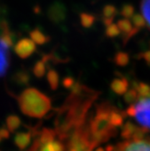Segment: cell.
<instances>
[{"label":"cell","mask_w":150,"mask_h":151,"mask_svg":"<svg viewBox=\"0 0 150 151\" xmlns=\"http://www.w3.org/2000/svg\"><path fill=\"white\" fill-rule=\"evenodd\" d=\"M113 107L108 103H103L98 107L95 116L88 124V129L91 141L95 146L108 141L117 134V128L110 121V115Z\"/></svg>","instance_id":"1"},{"label":"cell","mask_w":150,"mask_h":151,"mask_svg":"<svg viewBox=\"0 0 150 151\" xmlns=\"http://www.w3.org/2000/svg\"><path fill=\"white\" fill-rule=\"evenodd\" d=\"M21 111L28 117L41 119L51 109V100L35 88H27L17 97Z\"/></svg>","instance_id":"2"},{"label":"cell","mask_w":150,"mask_h":151,"mask_svg":"<svg viewBox=\"0 0 150 151\" xmlns=\"http://www.w3.org/2000/svg\"><path fill=\"white\" fill-rule=\"evenodd\" d=\"M66 140L68 143L65 146V151H93L96 147L90 139L86 122L76 128Z\"/></svg>","instance_id":"3"},{"label":"cell","mask_w":150,"mask_h":151,"mask_svg":"<svg viewBox=\"0 0 150 151\" xmlns=\"http://www.w3.org/2000/svg\"><path fill=\"white\" fill-rule=\"evenodd\" d=\"M126 114L134 117L143 129H150V90L146 94L139 96L137 101L128 108Z\"/></svg>","instance_id":"4"},{"label":"cell","mask_w":150,"mask_h":151,"mask_svg":"<svg viewBox=\"0 0 150 151\" xmlns=\"http://www.w3.org/2000/svg\"><path fill=\"white\" fill-rule=\"evenodd\" d=\"M35 44L30 38H23L19 40L14 46V51H15L17 55L21 59H26L30 57L35 52Z\"/></svg>","instance_id":"5"},{"label":"cell","mask_w":150,"mask_h":151,"mask_svg":"<svg viewBox=\"0 0 150 151\" xmlns=\"http://www.w3.org/2000/svg\"><path fill=\"white\" fill-rule=\"evenodd\" d=\"M114 151H150V142L140 140H129L115 147Z\"/></svg>","instance_id":"6"},{"label":"cell","mask_w":150,"mask_h":151,"mask_svg":"<svg viewBox=\"0 0 150 151\" xmlns=\"http://www.w3.org/2000/svg\"><path fill=\"white\" fill-rule=\"evenodd\" d=\"M7 46L3 41L0 40V77L6 74L9 66V52Z\"/></svg>","instance_id":"7"},{"label":"cell","mask_w":150,"mask_h":151,"mask_svg":"<svg viewBox=\"0 0 150 151\" xmlns=\"http://www.w3.org/2000/svg\"><path fill=\"white\" fill-rule=\"evenodd\" d=\"M117 25L118 27V29L120 30L121 33H123L126 36L125 41L128 40L131 36H133L134 35H136L138 33L139 29L134 27V25L132 24L131 21L124 18V19H121L118 20V22L117 23Z\"/></svg>","instance_id":"8"},{"label":"cell","mask_w":150,"mask_h":151,"mask_svg":"<svg viewBox=\"0 0 150 151\" xmlns=\"http://www.w3.org/2000/svg\"><path fill=\"white\" fill-rule=\"evenodd\" d=\"M33 135H34V133H32V132L17 133L15 136V139H14V142H15L16 146L20 150H24L30 145Z\"/></svg>","instance_id":"9"},{"label":"cell","mask_w":150,"mask_h":151,"mask_svg":"<svg viewBox=\"0 0 150 151\" xmlns=\"http://www.w3.org/2000/svg\"><path fill=\"white\" fill-rule=\"evenodd\" d=\"M128 81L125 78H117L114 79L111 84V90L118 95L125 94L128 89Z\"/></svg>","instance_id":"10"},{"label":"cell","mask_w":150,"mask_h":151,"mask_svg":"<svg viewBox=\"0 0 150 151\" xmlns=\"http://www.w3.org/2000/svg\"><path fill=\"white\" fill-rule=\"evenodd\" d=\"M64 15H65L64 6L62 5L56 4L51 6L50 11H49V17L52 21H54V22L62 21L64 18Z\"/></svg>","instance_id":"11"},{"label":"cell","mask_w":150,"mask_h":151,"mask_svg":"<svg viewBox=\"0 0 150 151\" xmlns=\"http://www.w3.org/2000/svg\"><path fill=\"white\" fill-rule=\"evenodd\" d=\"M102 15H103V23L106 26H108L113 24L112 21L117 15V9L112 5H107L103 8Z\"/></svg>","instance_id":"12"},{"label":"cell","mask_w":150,"mask_h":151,"mask_svg":"<svg viewBox=\"0 0 150 151\" xmlns=\"http://www.w3.org/2000/svg\"><path fill=\"white\" fill-rule=\"evenodd\" d=\"M30 37L35 45H43L46 44L50 40L49 36L44 35L39 29H34L33 31H31Z\"/></svg>","instance_id":"13"},{"label":"cell","mask_w":150,"mask_h":151,"mask_svg":"<svg viewBox=\"0 0 150 151\" xmlns=\"http://www.w3.org/2000/svg\"><path fill=\"white\" fill-rule=\"evenodd\" d=\"M137 129H138V127L136 126L134 123H132L130 121H128L126 124L123 126V128H122L121 137L123 139H125L131 140Z\"/></svg>","instance_id":"14"},{"label":"cell","mask_w":150,"mask_h":151,"mask_svg":"<svg viewBox=\"0 0 150 151\" xmlns=\"http://www.w3.org/2000/svg\"><path fill=\"white\" fill-rule=\"evenodd\" d=\"M123 119H124V115H122V112L118 111L117 109L113 108L110 115L111 124L115 128L120 127L123 125Z\"/></svg>","instance_id":"15"},{"label":"cell","mask_w":150,"mask_h":151,"mask_svg":"<svg viewBox=\"0 0 150 151\" xmlns=\"http://www.w3.org/2000/svg\"><path fill=\"white\" fill-rule=\"evenodd\" d=\"M6 128L10 132H15L21 126V119L17 115H10L6 118Z\"/></svg>","instance_id":"16"},{"label":"cell","mask_w":150,"mask_h":151,"mask_svg":"<svg viewBox=\"0 0 150 151\" xmlns=\"http://www.w3.org/2000/svg\"><path fill=\"white\" fill-rule=\"evenodd\" d=\"M45 71H46V57L38 61L33 68V73L37 78H42L45 74Z\"/></svg>","instance_id":"17"},{"label":"cell","mask_w":150,"mask_h":151,"mask_svg":"<svg viewBox=\"0 0 150 151\" xmlns=\"http://www.w3.org/2000/svg\"><path fill=\"white\" fill-rule=\"evenodd\" d=\"M47 81L52 90L55 91L59 86V74L56 71L49 70L47 73Z\"/></svg>","instance_id":"18"},{"label":"cell","mask_w":150,"mask_h":151,"mask_svg":"<svg viewBox=\"0 0 150 151\" xmlns=\"http://www.w3.org/2000/svg\"><path fill=\"white\" fill-rule=\"evenodd\" d=\"M41 151H65V145L61 141L53 140L44 146L42 145Z\"/></svg>","instance_id":"19"},{"label":"cell","mask_w":150,"mask_h":151,"mask_svg":"<svg viewBox=\"0 0 150 151\" xmlns=\"http://www.w3.org/2000/svg\"><path fill=\"white\" fill-rule=\"evenodd\" d=\"M141 12L146 24L150 28V0H142Z\"/></svg>","instance_id":"20"},{"label":"cell","mask_w":150,"mask_h":151,"mask_svg":"<svg viewBox=\"0 0 150 151\" xmlns=\"http://www.w3.org/2000/svg\"><path fill=\"white\" fill-rule=\"evenodd\" d=\"M95 22V17L93 15H90V14L88 13H83L80 15V24L83 27H90Z\"/></svg>","instance_id":"21"},{"label":"cell","mask_w":150,"mask_h":151,"mask_svg":"<svg viewBox=\"0 0 150 151\" xmlns=\"http://www.w3.org/2000/svg\"><path fill=\"white\" fill-rule=\"evenodd\" d=\"M129 62L128 54L124 52H119L115 55V63L118 66H125Z\"/></svg>","instance_id":"22"},{"label":"cell","mask_w":150,"mask_h":151,"mask_svg":"<svg viewBox=\"0 0 150 151\" xmlns=\"http://www.w3.org/2000/svg\"><path fill=\"white\" fill-rule=\"evenodd\" d=\"M138 98H139V94H138V91L135 89H131L124 94L125 101L127 103H129V104L135 103L136 101H137Z\"/></svg>","instance_id":"23"},{"label":"cell","mask_w":150,"mask_h":151,"mask_svg":"<svg viewBox=\"0 0 150 151\" xmlns=\"http://www.w3.org/2000/svg\"><path fill=\"white\" fill-rule=\"evenodd\" d=\"M131 18H132L131 19L132 24L134 25V27L138 28L139 30L140 28H142V27H144V25L146 24V21H145L143 16L139 15V14H136V15H134Z\"/></svg>","instance_id":"24"},{"label":"cell","mask_w":150,"mask_h":151,"mask_svg":"<svg viewBox=\"0 0 150 151\" xmlns=\"http://www.w3.org/2000/svg\"><path fill=\"white\" fill-rule=\"evenodd\" d=\"M120 34V30L118 29V27L115 24H111L110 25L106 26V35L108 37H116Z\"/></svg>","instance_id":"25"},{"label":"cell","mask_w":150,"mask_h":151,"mask_svg":"<svg viewBox=\"0 0 150 151\" xmlns=\"http://www.w3.org/2000/svg\"><path fill=\"white\" fill-rule=\"evenodd\" d=\"M134 12H135V9H134L133 6H131V5H125V6H123V7H122L120 14L125 18L128 19V18H130V17H132L134 16Z\"/></svg>","instance_id":"26"},{"label":"cell","mask_w":150,"mask_h":151,"mask_svg":"<svg viewBox=\"0 0 150 151\" xmlns=\"http://www.w3.org/2000/svg\"><path fill=\"white\" fill-rule=\"evenodd\" d=\"M15 81L21 85L26 84L29 81V76L25 73H18L15 77Z\"/></svg>","instance_id":"27"},{"label":"cell","mask_w":150,"mask_h":151,"mask_svg":"<svg viewBox=\"0 0 150 151\" xmlns=\"http://www.w3.org/2000/svg\"><path fill=\"white\" fill-rule=\"evenodd\" d=\"M62 84L67 89H72L73 87V85L75 84V81H73L72 78L67 77V78H64V80L62 81Z\"/></svg>","instance_id":"28"},{"label":"cell","mask_w":150,"mask_h":151,"mask_svg":"<svg viewBox=\"0 0 150 151\" xmlns=\"http://www.w3.org/2000/svg\"><path fill=\"white\" fill-rule=\"evenodd\" d=\"M41 150H42V143L40 142V139L38 138L34 140V144L27 151H41Z\"/></svg>","instance_id":"29"},{"label":"cell","mask_w":150,"mask_h":151,"mask_svg":"<svg viewBox=\"0 0 150 151\" xmlns=\"http://www.w3.org/2000/svg\"><path fill=\"white\" fill-rule=\"evenodd\" d=\"M0 136H1L2 139H9V136H10V131L7 129V128H1L0 129Z\"/></svg>","instance_id":"30"},{"label":"cell","mask_w":150,"mask_h":151,"mask_svg":"<svg viewBox=\"0 0 150 151\" xmlns=\"http://www.w3.org/2000/svg\"><path fill=\"white\" fill-rule=\"evenodd\" d=\"M143 58L148 64H150V51H146V52H144Z\"/></svg>","instance_id":"31"},{"label":"cell","mask_w":150,"mask_h":151,"mask_svg":"<svg viewBox=\"0 0 150 151\" xmlns=\"http://www.w3.org/2000/svg\"><path fill=\"white\" fill-rule=\"evenodd\" d=\"M114 148H115V147L112 146V145H108L107 147H106L107 151H114Z\"/></svg>","instance_id":"32"},{"label":"cell","mask_w":150,"mask_h":151,"mask_svg":"<svg viewBox=\"0 0 150 151\" xmlns=\"http://www.w3.org/2000/svg\"><path fill=\"white\" fill-rule=\"evenodd\" d=\"M94 151H105V150H104V149H103L102 147H98V148H97L96 150H94Z\"/></svg>","instance_id":"33"},{"label":"cell","mask_w":150,"mask_h":151,"mask_svg":"<svg viewBox=\"0 0 150 151\" xmlns=\"http://www.w3.org/2000/svg\"><path fill=\"white\" fill-rule=\"evenodd\" d=\"M2 140V138H1V136H0V141H1Z\"/></svg>","instance_id":"34"}]
</instances>
